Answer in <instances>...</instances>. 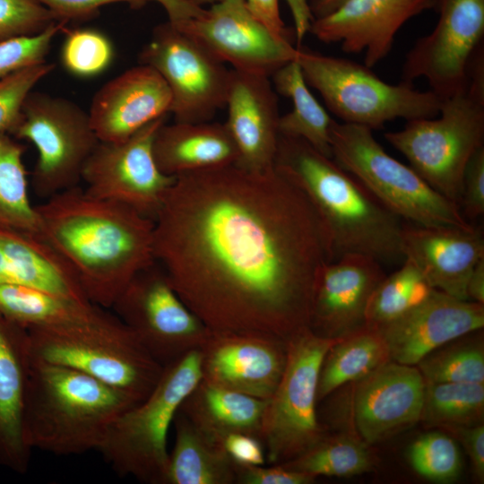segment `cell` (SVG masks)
I'll return each mask as SVG.
<instances>
[{
	"instance_id": "cell-31",
	"label": "cell",
	"mask_w": 484,
	"mask_h": 484,
	"mask_svg": "<svg viewBox=\"0 0 484 484\" xmlns=\"http://www.w3.org/2000/svg\"><path fill=\"white\" fill-rule=\"evenodd\" d=\"M389 360L387 345L376 329L365 326L339 339L322 361L317 402L343 385L360 379Z\"/></svg>"
},
{
	"instance_id": "cell-37",
	"label": "cell",
	"mask_w": 484,
	"mask_h": 484,
	"mask_svg": "<svg viewBox=\"0 0 484 484\" xmlns=\"http://www.w3.org/2000/svg\"><path fill=\"white\" fill-rule=\"evenodd\" d=\"M481 330L456 338L422 358L416 365L428 383H484Z\"/></svg>"
},
{
	"instance_id": "cell-27",
	"label": "cell",
	"mask_w": 484,
	"mask_h": 484,
	"mask_svg": "<svg viewBox=\"0 0 484 484\" xmlns=\"http://www.w3.org/2000/svg\"><path fill=\"white\" fill-rule=\"evenodd\" d=\"M153 154L166 175L183 174L235 164L238 151L224 124L165 123L153 141Z\"/></svg>"
},
{
	"instance_id": "cell-20",
	"label": "cell",
	"mask_w": 484,
	"mask_h": 484,
	"mask_svg": "<svg viewBox=\"0 0 484 484\" xmlns=\"http://www.w3.org/2000/svg\"><path fill=\"white\" fill-rule=\"evenodd\" d=\"M429 9L431 0H345L315 19L310 32L324 43L339 42L344 52H364V65L372 68L390 53L402 25Z\"/></svg>"
},
{
	"instance_id": "cell-52",
	"label": "cell",
	"mask_w": 484,
	"mask_h": 484,
	"mask_svg": "<svg viewBox=\"0 0 484 484\" xmlns=\"http://www.w3.org/2000/svg\"><path fill=\"white\" fill-rule=\"evenodd\" d=\"M345 0H311L310 7L315 19L322 18L333 13Z\"/></svg>"
},
{
	"instance_id": "cell-3",
	"label": "cell",
	"mask_w": 484,
	"mask_h": 484,
	"mask_svg": "<svg viewBox=\"0 0 484 484\" xmlns=\"http://www.w3.org/2000/svg\"><path fill=\"white\" fill-rule=\"evenodd\" d=\"M273 169L313 207L330 239L333 261L361 254L382 264L402 263V220L333 158L302 139L280 134Z\"/></svg>"
},
{
	"instance_id": "cell-17",
	"label": "cell",
	"mask_w": 484,
	"mask_h": 484,
	"mask_svg": "<svg viewBox=\"0 0 484 484\" xmlns=\"http://www.w3.org/2000/svg\"><path fill=\"white\" fill-rule=\"evenodd\" d=\"M202 379L268 400L284 372L288 341L246 332H209L199 349Z\"/></svg>"
},
{
	"instance_id": "cell-46",
	"label": "cell",
	"mask_w": 484,
	"mask_h": 484,
	"mask_svg": "<svg viewBox=\"0 0 484 484\" xmlns=\"http://www.w3.org/2000/svg\"><path fill=\"white\" fill-rule=\"evenodd\" d=\"M221 445L236 465L257 466L266 462L264 446L257 436L232 433L223 438Z\"/></svg>"
},
{
	"instance_id": "cell-25",
	"label": "cell",
	"mask_w": 484,
	"mask_h": 484,
	"mask_svg": "<svg viewBox=\"0 0 484 484\" xmlns=\"http://www.w3.org/2000/svg\"><path fill=\"white\" fill-rule=\"evenodd\" d=\"M30 358L27 330L0 314V465L20 474L31 453L22 426Z\"/></svg>"
},
{
	"instance_id": "cell-43",
	"label": "cell",
	"mask_w": 484,
	"mask_h": 484,
	"mask_svg": "<svg viewBox=\"0 0 484 484\" xmlns=\"http://www.w3.org/2000/svg\"><path fill=\"white\" fill-rule=\"evenodd\" d=\"M460 209L467 220L484 213V146L476 151L464 169Z\"/></svg>"
},
{
	"instance_id": "cell-38",
	"label": "cell",
	"mask_w": 484,
	"mask_h": 484,
	"mask_svg": "<svg viewBox=\"0 0 484 484\" xmlns=\"http://www.w3.org/2000/svg\"><path fill=\"white\" fill-rule=\"evenodd\" d=\"M60 62L73 76L89 79L103 73L112 64L115 48L111 39L92 28H65Z\"/></svg>"
},
{
	"instance_id": "cell-32",
	"label": "cell",
	"mask_w": 484,
	"mask_h": 484,
	"mask_svg": "<svg viewBox=\"0 0 484 484\" xmlns=\"http://www.w3.org/2000/svg\"><path fill=\"white\" fill-rule=\"evenodd\" d=\"M102 309L35 288L0 284V314L25 329L85 321Z\"/></svg>"
},
{
	"instance_id": "cell-34",
	"label": "cell",
	"mask_w": 484,
	"mask_h": 484,
	"mask_svg": "<svg viewBox=\"0 0 484 484\" xmlns=\"http://www.w3.org/2000/svg\"><path fill=\"white\" fill-rule=\"evenodd\" d=\"M419 421L437 429L483 424L484 383L425 382Z\"/></svg>"
},
{
	"instance_id": "cell-16",
	"label": "cell",
	"mask_w": 484,
	"mask_h": 484,
	"mask_svg": "<svg viewBox=\"0 0 484 484\" xmlns=\"http://www.w3.org/2000/svg\"><path fill=\"white\" fill-rule=\"evenodd\" d=\"M172 24L237 71L271 78L298 53L292 40L264 26L245 0H221L197 16Z\"/></svg>"
},
{
	"instance_id": "cell-19",
	"label": "cell",
	"mask_w": 484,
	"mask_h": 484,
	"mask_svg": "<svg viewBox=\"0 0 484 484\" xmlns=\"http://www.w3.org/2000/svg\"><path fill=\"white\" fill-rule=\"evenodd\" d=\"M483 326V304L435 290L422 302L376 330L386 343L391 360L416 366L432 350Z\"/></svg>"
},
{
	"instance_id": "cell-41",
	"label": "cell",
	"mask_w": 484,
	"mask_h": 484,
	"mask_svg": "<svg viewBox=\"0 0 484 484\" xmlns=\"http://www.w3.org/2000/svg\"><path fill=\"white\" fill-rule=\"evenodd\" d=\"M65 24L56 22L40 33L0 43V80L22 68L47 62L54 38Z\"/></svg>"
},
{
	"instance_id": "cell-44",
	"label": "cell",
	"mask_w": 484,
	"mask_h": 484,
	"mask_svg": "<svg viewBox=\"0 0 484 484\" xmlns=\"http://www.w3.org/2000/svg\"><path fill=\"white\" fill-rule=\"evenodd\" d=\"M235 467L238 484H311L316 479L280 464Z\"/></svg>"
},
{
	"instance_id": "cell-29",
	"label": "cell",
	"mask_w": 484,
	"mask_h": 484,
	"mask_svg": "<svg viewBox=\"0 0 484 484\" xmlns=\"http://www.w3.org/2000/svg\"><path fill=\"white\" fill-rule=\"evenodd\" d=\"M175 442L165 484H234L235 463L222 445L197 429L177 411L173 423Z\"/></svg>"
},
{
	"instance_id": "cell-18",
	"label": "cell",
	"mask_w": 484,
	"mask_h": 484,
	"mask_svg": "<svg viewBox=\"0 0 484 484\" xmlns=\"http://www.w3.org/2000/svg\"><path fill=\"white\" fill-rule=\"evenodd\" d=\"M352 384L353 425L367 445L385 441L419 422L425 380L416 366L389 360Z\"/></svg>"
},
{
	"instance_id": "cell-28",
	"label": "cell",
	"mask_w": 484,
	"mask_h": 484,
	"mask_svg": "<svg viewBox=\"0 0 484 484\" xmlns=\"http://www.w3.org/2000/svg\"><path fill=\"white\" fill-rule=\"evenodd\" d=\"M267 402L201 378L184 399L178 411L202 433L221 444L223 438L232 433L248 434L261 439Z\"/></svg>"
},
{
	"instance_id": "cell-24",
	"label": "cell",
	"mask_w": 484,
	"mask_h": 484,
	"mask_svg": "<svg viewBox=\"0 0 484 484\" xmlns=\"http://www.w3.org/2000/svg\"><path fill=\"white\" fill-rule=\"evenodd\" d=\"M401 246L403 257L419 268L434 289L469 300V276L484 258L480 229L403 222Z\"/></svg>"
},
{
	"instance_id": "cell-51",
	"label": "cell",
	"mask_w": 484,
	"mask_h": 484,
	"mask_svg": "<svg viewBox=\"0 0 484 484\" xmlns=\"http://www.w3.org/2000/svg\"><path fill=\"white\" fill-rule=\"evenodd\" d=\"M469 300L484 305V258L477 263L467 281Z\"/></svg>"
},
{
	"instance_id": "cell-6",
	"label": "cell",
	"mask_w": 484,
	"mask_h": 484,
	"mask_svg": "<svg viewBox=\"0 0 484 484\" xmlns=\"http://www.w3.org/2000/svg\"><path fill=\"white\" fill-rule=\"evenodd\" d=\"M26 330L31 359L76 369L138 402L163 372L134 333L105 308L85 321Z\"/></svg>"
},
{
	"instance_id": "cell-30",
	"label": "cell",
	"mask_w": 484,
	"mask_h": 484,
	"mask_svg": "<svg viewBox=\"0 0 484 484\" xmlns=\"http://www.w3.org/2000/svg\"><path fill=\"white\" fill-rule=\"evenodd\" d=\"M276 91L290 99L292 109L279 119V134L299 138L332 158L330 128L332 119L308 89L301 67L295 59L271 76Z\"/></svg>"
},
{
	"instance_id": "cell-14",
	"label": "cell",
	"mask_w": 484,
	"mask_h": 484,
	"mask_svg": "<svg viewBox=\"0 0 484 484\" xmlns=\"http://www.w3.org/2000/svg\"><path fill=\"white\" fill-rule=\"evenodd\" d=\"M158 118L121 142H99L82 172L90 194L126 205L154 220L175 177L164 174L153 154V141L165 123Z\"/></svg>"
},
{
	"instance_id": "cell-9",
	"label": "cell",
	"mask_w": 484,
	"mask_h": 484,
	"mask_svg": "<svg viewBox=\"0 0 484 484\" xmlns=\"http://www.w3.org/2000/svg\"><path fill=\"white\" fill-rule=\"evenodd\" d=\"M297 48L296 60L307 85L342 123L373 130L397 118L409 121L439 114L441 99L430 90L419 91L402 81L391 84L352 60Z\"/></svg>"
},
{
	"instance_id": "cell-47",
	"label": "cell",
	"mask_w": 484,
	"mask_h": 484,
	"mask_svg": "<svg viewBox=\"0 0 484 484\" xmlns=\"http://www.w3.org/2000/svg\"><path fill=\"white\" fill-rule=\"evenodd\" d=\"M457 439L470 457L474 477L484 480V424L441 429Z\"/></svg>"
},
{
	"instance_id": "cell-48",
	"label": "cell",
	"mask_w": 484,
	"mask_h": 484,
	"mask_svg": "<svg viewBox=\"0 0 484 484\" xmlns=\"http://www.w3.org/2000/svg\"><path fill=\"white\" fill-rule=\"evenodd\" d=\"M251 13L274 34L293 40L295 33L281 20L279 0H245Z\"/></svg>"
},
{
	"instance_id": "cell-33",
	"label": "cell",
	"mask_w": 484,
	"mask_h": 484,
	"mask_svg": "<svg viewBox=\"0 0 484 484\" xmlns=\"http://www.w3.org/2000/svg\"><path fill=\"white\" fill-rule=\"evenodd\" d=\"M24 146L0 134V227L40 235L36 205L30 202Z\"/></svg>"
},
{
	"instance_id": "cell-39",
	"label": "cell",
	"mask_w": 484,
	"mask_h": 484,
	"mask_svg": "<svg viewBox=\"0 0 484 484\" xmlns=\"http://www.w3.org/2000/svg\"><path fill=\"white\" fill-rule=\"evenodd\" d=\"M408 460L421 477L438 483L455 480L462 470V458L457 444L446 432H428L412 442Z\"/></svg>"
},
{
	"instance_id": "cell-42",
	"label": "cell",
	"mask_w": 484,
	"mask_h": 484,
	"mask_svg": "<svg viewBox=\"0 0 484 484\" xmlns=\"http://www.w3.org/2000/svg\"><path fill=\"white\" fill-rule=\"evenodd\" d=\"M56 22L36 0H0V43L40 33Z\"/></svg>"
},
{
	"instance_id": "cell-49",
	"label": "cell",
	"mask_w": 484,
	"mask_h": 484,
	"mask_svg": "<svg viewBox=\"0 0 484 484\" xmlns=\"http://www.w3.org/2000/svg\"><path fill=\"white\" fill-rule=\"evenodd\" d=\"M295 21V40L297 47H301V42L307 31H310L315 17L312 13L310 4L307 0H288Z\"/></svg>"
},
{
	"instance_id": "cell-40",
	"label": "cell",
	"mask_w": 484,
	"mask_h": 484,
	"mask_svg": "<svg viewBox=\"0 0 484 484\" xmlns=\"http://www.w3.org/2000/svg\"><path fill=\"white\" fill-rule=\"evenodd\" d=\"M53 69L54 64L45 62L22 68L0 80V134H10L20 119L27 95Z\"/></svg>"
},
{
	"instance_id": "cell-1",
	"label": "cell",
	"mask_w": 484,
	"mask_h": 484,
	"mask_svg": "<svg viewBox=\"0 0 484 484\" xmlns=\"http://www.w3.org/2000/svg\"><path fill=\"white\" fill-rule=\"evenodd\" d=\"M154 260L211 331L290 340L309 327L333 261L305 195L274 169L235 164L176 177L154 219Z\"/></svg>"
},
{
	"instance_id": "cell-5",
	"label": "cell",
	"mask_w": 484,
	"mask_h": 484,
	"mask_svg": "<svg viewBox=\"0 0 484 484\" xmlns=\"http://www.w3.org/2000/svg\"><path fill=\"white\" fill-rule=\"evenodd\" d=\"M385 140L436 191L460 207L462 176L484 146V47L473 54L465 87L441 100L438 116L407 121Z\"/></svg>"
},
{
	"instance_id": "cell-2",
	"label": "cell",
	"mask_w": 484,
	"mask_h": 484,
	"mask_svg": "<svg viewBox=\"0 0 484 484\" xmlns=\"http://www.w3.org/2000/svg\"><path fill=\"white\" fill-rule=\"evenodd\" d=\"M41 237L65 259L86 298L110 308L133 277L155 262L154 220L75 186L36 205Z\"/></svg>"
},
{
	"instance_id": "cell-11",
	"label": "cell",
	"mask_w": 484,
	"mask_h": 484,
	"mask_svg": "<svg viewBox=\"0 0 484 484\" xmlns=\"http://www.w3.org/2000/svg\"><path fill=\"white\" fill-rule=\"evenodd\" d=\"M10 134L35 146L32 185L35 193L46 199L78 186L83 167L99 143L89 114L76 103L33 91Z\"/></svg>"
},
{
	"instance_id": "cell-23",
	"label": "cell",
	"mask_w": 484,
	"mask_h": 484,
	"mask_svg": "<svg viewBox=\"0 0 484 484\" xmlns=\"http://www.w3.org/2000/svg\"><path fill=\"white\" fill-rule=\"evenodd\" d=\"M171 92L160 73L145 65L132 67L95 93L90 122L99 142H121L170 112Z\"/></svg>"
},
{
	"instance_id": "cell-15",
	"label": "cell",
	"mask_w": 484,
	"mask_h": 484,
	"mask_svg": "<svg viewBox=\"0 0 484 484\" xmlns=\"http://www.w3.org/2000/svg\"><path fill=\"white\" fill-rule=\"evenodd\" d=\"M438 14L433 30L406 54L402 81L425 78L441 100L462 91L470 61L483 44L484 0H431Z\"/></svg>"
},
{
	"instance_id": "cell-21",
	"label": "cell",
	"mask_w": 484,
	"mask_h": 484,
	"mask_svg": "<svg viewBox=\"0 0 484 484\" xmlns=\"http://www.w3.org/2000/svg\"><path fill=\"white\" fill-rule=\"evenodd\" d=\"M385 276L382 264L366 255L346 254L325 264L314 290L310 331L341 339L365 327L369 297Z\"/></svg>"
},
{
	"instance_id": "cell-26",
	"label": "cell",
	"mask_w": 484,
	"mask_h": 484,
	"mask_svg": "<svg viewBox=\"0 0 484 484\" xmlns=\"http://www.w3.org/2000/svg\"><path fill=\"white\" fill-rule=\"evenodd\" d=\"M0 284L35 288L91 303L71 267L41 236L2 227Z\"/></svg>"
},
{
	"instance_id": "cell-8",
	"label": "cell",
	"mask_w": 484,
	"mask_h": 484,
	"mask_svg": "<svg viewBox=\"0 0 484 484\" xmlns=\"http://www.w3.org/2000/svg\"><path fill=\"white\" fill-rule=\"evenodd\" d=\"M332 158L387 209L407 222L471 228L460 207L432 188L411 166L389 155L363 125L333 120Z\"/></svg>"
},
{
	"instance_id": "cell-12",
	"label": "cell",
	"mask_w": 484,
	"mask_h": 484,
	"mask_svg": "<svg viewBox=\"0 0 484 484\" xmlns=\"http://www.w3.org/2000/svg\"><path fill=\"white\" fill-rule=\"evenodd\" d=\"M110 308L163 367L199 350L210 332L156 262L133 277Z\"/></svg>"
},
{
	"instance_id": "cell-36",
	"label": "cell",
	"mask_w": 484,
	"mask_h": 484,
	"mask_svg": "<svg viewBox=\"0 0 484 484\" xmlns=\"http://www.w3.org/2000/svg\"><path fill=\"white\" fill-rule=\"evenodd\" d=\"M419 268L404 258L401 267L377 284L365 314V326L376 329L402 315L435 290Z\"/></svg>"
},
{
	"instance_id": "cell-22",
	"label": "cell",
	"mask_w": 484,
	"mask_h": 484,
	"mask_svg": "<svg viewBox=\"0 0 484 484\" xmlns=\"http://www.w3.org/2000/svg\"><path fill=\"white\" fill-rule=\"evenodd\" d=\"M231 70L224 125L238 151L235 165L251 172L271 170L280 135L277 93L270 77Z\"/></svg>"
},
{
	"instance_id": "cell-7",
	"label": "cell",
	"mask_w": 484,
	"mask_h": 484,
	"mask_svg": "<svg viewBox=\"0 0 484 484\" xmlns=\"http://www.w3.org/2000/svg\"><path fill=\"white\" fill-rule=\"evenodd\" d=\"M201 378L200 351L195 350L164 367L150 394L113 423L99 451L118 475L165 484L169 430Z\"/></svg>"
},
{
	"instance_id": "cell-10",
	"label": "cell",
	"mask_w": 484,
	"mask_h": 484,
	"mask_svg": "<svg viewBox=\"0 0 484 484\" xmlns=\"http://www.w3.org/2000/svg\"><path fill=\"white\" fill-rule=\"evenodd\" d=\"M338 340L317 336L309 328L288 340L286 367L262 423L269 464L293 460L326 436L316 410L317 384L324 357Z\"/></svg>"
},
{
	"instance_id": "cell-13",
	"label": "cell",
	"mask_w": 484,
	"mask_h": 484,
	"mask_svg": "<svg viewBox=\"0 0 484 484\" xmlns=\"http://www.w3.org/2000/svg\"><path fill=\"white\" fill-rule=\"evenodd\" d=\"M139 62L166 82L176 122H209L226 106L232 70L170 22L154 28Z\"/></svg>"
},
{
	"instance_id": "cell-4",
	"label": "cell",
	"mask_w": 484,
	"mask_h": 484,
	"mask_svg": "<svg viewBox=\"0 0 484 484\" xmlns=\"http://www.w3.org/2000/svg\"><path fill=\"white\" fill-rule=\"evenodd\" d=\"M138 402L76 369L30 358L22 426L32 449L70 455L98 450Z\"/></svg>"
},
{
	"instance_id": "cell-53",
	"label": "cell",
	"mask_w": 484,
	"mask_h": 484,
	"mask_svg": "<svg viewBox=\"0 0 484 484\" xmlns=\"http://www.w3.org/2000/svg\"><path fill=\"white\" fill-rule=\"evenodd\" d=\"M194 4L202 6L204 4H215L221 0H191Z\"/></svg>"
},
{
	"instance_id": "cell-50",
	"label": "cell",
	"mask_w": 484,
	"mask_h": 484,
	"mask_svg": "<svg viewBox=\"0 0 484 484\" xmlns=\"http://www.w3.org/2000/svg\"><path fill=\"white\" fill-rule=\"evenodd\" d=\"M158 2L166 11L169 22L172 23L194 17L203 11L202 6L194 4L191 0H152Z\"/></svg>"
},
{
	"instance_id": "cell-45",
	"label": "cell",
	"mask_w": 484,
	"mask_h": 484,
	"mask_svg": "<svg viewBox=\"0 0 484 484\" xmlns=\"http://www.w3.org/2000/svg\"><path fill=\"white\" fill-rule=\"evenodd\" d=\"M47 7L58 22L87 21L97 16L103 5L127 3L141 7L152 0H36Z\"/></svg>"
},
{
	"instance_id": "cell-35",
	"label": "cell",
	"mask_w": 484,
	"mask_h": 484,
	"mask_svg": "<svg viewBox=\"0 0 484 484\" xmlns=\"http://www.w3.org/2000/svg\"><path fill=\"white\" fill-rule=\"evenodd\" d=\"M367 445L351 435L326 436L299 456L280 464L315 478L351 477L372 470Z\"/></svg>"
}]
</instances>
